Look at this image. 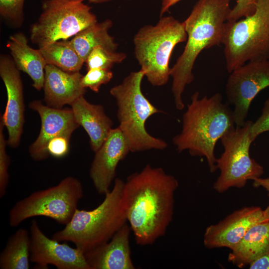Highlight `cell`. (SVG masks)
Returning a JSON list of instances; mask_svg holds the SVG:
<instances>
[{
    "instance_id": "obj_1",
    "label": "cell",
    "mask_w": 269,
    "mask_h": 269,
    "mask_svg": "<svg viewBox=\"0 0 269 269\" xmlns=\"http://www.w3.org/2000/svg\"><path fill=\"white\" fill-rule=\"evenodd\" d=\"M178 182L161 167L146 165L125 182L123 201L127 222L137 244L151 245L171 222Z\"/></svg>"
},
{
    "instance_id": "obj_2",
    "label": "cell",
    "mask_w": 269,
    "mask_h": 269,
    "mask_svg": "<svg viewBox=\"0 0 269 269\" xmlns=\"http://www.w3.org/2000/svg\"><path fill=\"white\" fill-rule=\"evenodd\" d=\"M231 0H198L184 21L187 37L184 50L171 68V90L176 108L185 107L182 94L192 83L193 69L205 49L223 44L225 24L231 11Z\"/></svg>"
},
{
    "instance_id": "obj_3",
    "label": "cell",
    "mask_w": 269,
    "mask_h": 269,
    "mask_svg": "<svg viewBox=\"0 0 269 269\" xmlns=\"http://www.w3.org/2000/svg\"><path fill=\"white\" fill-rule=\"evenodd\" d=\"M235 127L233 110L223 102L221 93L200 98L196 91L191 96L183 115L182 130L173 138V143L179 152L187 150L192 156L205 157L213 173L217 169L216 144Z\"/></svg>"
},
{
    "instance_id": "obj_4",
    "label": "cell",
    "mask_w": 269,
    "mask_h": 269,
    "mask_svg": "<svg viewBox=\"0 0 269 269\" xmlns=\"http://www.w3.org/2000/svg\"><path fill=\"white\" fill-rule=\"evenodd\" d=\"M125 182L114 180L103 202L91 210L77 209L71 221L52 238L73 243L84 254L108 242L127 223L123 201Z\"/></svg>"
},
{
    "instance_id": "obj_5",
    "label": "cell",
    "mask_w": 269,
    "mask_h": 269,
    "mask_svg": "<svg viewBox=\"0 0 269 269\" xmlns=\"http://www.w3.org/2000/svg\"><path fill=\"white\" fill-rule=\"evenodd\" d=\"M144 77V73L141 70L131 72L121 83L110 91L116 100L119 127L128 140L133 152L152 149L163 150L167 147L166 141L153 137L146 130L147 119L162 111L143 95L141 85Z\"/></svg>"
},
{
    "instance_id": "obj_6",
    "label": "cell",
    "mask_w": 269,
    "mask_h": 269,
    "mask_svg": "<svg viewBox=\"0 0 269 269\" xmlns=\"http://www.w3.org/2000/svg\"><path fill=\"white\" fill-rule=\"evenodd\" d=\"M184 22L171 15L161 16L155 25L146 24L135 34L133 42L136 59L147 81L155 87L168 81L172 52L179 43L186 41Z\"/></svg>"
},
{
    "instance_id": "obj_7",
    "label": "cell",
    "mask_w": 269,
    "mask_h": 269,
    "mask_svg": "<svg viewBox=\"0 0 269 269\" xmlns=\"http://www.w3.org/2000/svg\"><path fill=\"white\" fill-rule=\"evenodd\" d=\"M223 44L229 73L250 61L269 60V0H258L249 16L227 21Z\"/></svg>"
},
{
    "instance_id": "obj_8",
    "label": "cell",
    "mask_w": 269,
    "mask_h": 269,
    "mask_svg": "<svg viewBox=\"0 0 269 269\" xmlns=\"http://www.w3.org/2000/svg\"><path fill=\"white\" fill-rule=\"evenodd\" d=\"M83 196L80 181L67 176L55 186L34 191L18 201L9 212V225L16 227L29 218L43 216L65 226L72 220Z\"/></svg>"
},
{
    "instance_id": "obj_9",
    "label": "cell",
    "mask_w": 269,
    "mask_h": 269,
    "mask_svg": "<svg viewBox=\"0 0 269 269\" xmlns=\"http://www.w3.org/2000/svg\"><path fill=\"white\" fill-rule=\"evenodd\" d=\"M42 12L30 29V39L41 48L60 40H67L96 23L91 7L83 2L43 0Z\"/></svg>"
},
{
    "instance_id": "obj_10",
    "label": "cell",
    "mask_w": 269,
    "mask_h": 269,
    "mask_svg": "<svg viewBox=\"0 0 269 269\" xmlns=\"http://www.w3.org/2000/svg\"><path fill=\"white\" fill-rule=\"evenodd\" d=\"M253 122L246 121L235 127L221 138L224 151L217 159L220 175L213 184L214 189L222 193L232 187H245L249 180L260 178L264 173L263 166L251 157L250 148L253 142L250 136Z\"/></svg>"
},
{
    "instance_id": "obj_11",
    "label": "cell",
    "mask_w": 269,
    "mask_h": 269,
    "mask_svg": "<svg viewBox=\"0 0 269 269\" xmlns=\"http://www.w3.org/2000/svg\"><path fill=\"white\" fill-rule=\"evenodd\" d=\"M269 87V60L250 61L232 71L228 78L225 93L234 107L236 127L243 126L252 101Z\"/></svg>"
},
{
    "instance_id": "obj_12",
    "label": "cell",
    "mask_w": 269,
    "mask_h": 269,
    "mask_svg": "<svg viewBox=\"0 0 269 269\" xmlns=\"http://www.w3.org/2000/svg\"><path fill=\"white\" fill-rule=\"evenodd\" d=\"M29 234L30 261L36 269H48L50 265L58 269H90L82 251L49 238L36 220L31 222Z\"/></svg>"
},
{
    "instance_id": "obj_13",
    "label": "cell",
    "mask_w": 269,
    "mask_h": 269,
    "mask_svg": "<svg viewBox=\"0 0 269 269\" xmlns=\"http://www.w3.org/2000/svg\"><path fill=\"white\" fill-rule=\"evenodd\" d=\"M0 76L7 93L6 105L1 121L8 132L7 145L16 148L23 133L25 106L20 71L8 55L0 54Z\"/></svg>"
},
{
    "instance_id": "obj_14",
    "label": "cell",
    "mask_w": 269,
    "mask_h": 269,
    "mask_svg": "<svg viewBox=\"0 0 269 269\" xmlns=\"http://www.w3.org/2000/svg\"><path fill=\"white\" fill-rule=\"evenodd\" d=\"M29 107L38 113L41 119V129L35 140L30 145L29 152L35 161L47 159L48 142L52 138L63 136L70 139L72 133L80 127L71 109L54 108L44 105L40 100L29 103Z\"/></svg>"
},
{
    "instance_id": "obj_15",
    "label": "cell",
    "mask_w": 269,
    "mask_h": 269,
    "mask_svg": "<svg viewBox=\"0 0 269 269\" xmlns=\"http://www.w3.org/2000/svg\"><path fill=\"white\" fill-rule=\"evenodd\" d=\"M267 221L260 207H244L217 224L207 227L203 243L208 249L228 248L232 250L253 226Z\"/></svg>"
},
{
    "instance_id": "obj_16",
    "label": "cell",
    "mask_w": 269,
    "mask_h": 269,
    "mask_svg": "<svg viewBox=\"0 0 269 269\" xmlns=\"http://www.w3.org/2000/svg\"><path fill=\"white\" fill-rule=\"evenodd\" d=\"M131 152L128 140L118 127L112 129L95 154L89 173L93 185L100 194L105 195L116 176L119 162Z\"/></svg>"
},
{
    "instance_id": "obj_17",
    "label": "cell",
    "mask_w": 269,
    "mask_h": 269,
    "mask_svg": "<svg viewBox=\"0 0 269 269\" xmlns=\"http://www.w3.org/2000/svg\"><path fill=\"white\" fill-rule=\"evenodd\" d=\"M131 231L126 223L108 242L85 253L90 269H134L130 246Z\"/></svg>"
},
{
    "instance_id": "obj_18",
    "label": "cell",
    "mask_w": 269,
    "mask_h": 269,
    "mask_svg": "<svg viewBox=\"0 0 269 269\" xmlns=\"http://www.w3.org/2000/svg\"><path fill=\"white\" fill-rule=\"evenodd\" d=\"M82 76L79 72H68L55 65L46 64L43 88L46 105L61 109L84 96L86 89L81 84Z\"/></svg>"
},
{
    "instance_id": "obj_19",
    "label": "cell",
    "mask_w": 269,
    "mask_h": 269,
    "mask_svg": "<svg viewBox=\"0 0 269 269\" xmlns=\"http://www.w3.org/2000/svg\"><path fill=\"white\" fill-rule=\"evenodd\" d=\"M70 106L77 123L89 137L91 149L96 152L113 129L112 120L105 114L103 106L89 103L84 96L76 99Z\"/></svg>"
},
{
    "instance_id": "obj_20",
    "label": "cell",
    "mask_w": 269,
    "mask_h": 269,
    "mask_svg": "<svg viewBox=\"0 0 269 269\" xmlns=\"http://www.w3.org/2000/svg\"><path fill=\"white\" fill-rule=\"evenodd\" d=\"M6 47L17 68L27 74L32 81V87L40 91L44 86L46 63L39 49L31 47L22 32L11 35Z\"/></svg>"
},
{
    "instance_id": "obj_21",
    "label": "cell",
    "mask_w": 269,
    "mask_h": 269,
    "mask_svg": "<svg viewBox=\"0 0 269 269\" xmlns=\"http://www.w3.org/2000/svg\"><path fill=\"white\" fill-rule=\"evenodd\" d=\"M231 250L228 260L239 268L249 265L269 253V221L251 227Z\"/></svg>"
},
{
    "instance_id": "obj_22",
    "label": "cell",
    "mask_w": 269,
    "mask_h": 269,
    "mask_svg": "<svg viewBox=\"0 0 269 269\" xmlns=\"http://www.w3.org/2000/svg\"><path fill=\"white\" fill-rule=\"evenodd\" d=\"M112 25L113 22L110 19L100 22H97L69 40L84 62L95 47L100 46L112 51H116L118 44L115 38L109 33V30Z\"/></svg>"
},
{
    "instance_id": "obj_23",
    "label": "cell",
    "mask_w": 269,
    "mask_h": 269,
    "mask_svg": "<svg viewBox=\"0 0 269 269\" xmlns=\"http://www.w3.org/2000/svg\"><path fill=\"white\" fill-rule=\"evenodd\" d=\"M29 262V232L19 228L9 237L0 254V269H28Z\"/></svg>"
},
{
    "instance_id": "obj_24",
    "label": "cell",
    "mask_w": 269,
    "mask_h": 269,
    "mask_svg": "<svg viewBox=\"0 0 269 269\" xmlns=\"http://www.w3.org/2000/svg\"><path fill=\"white\" fill-rule=\"evenodd\" d=\"M46 64L68 72H79L85 63L69 40H60L38 48Z\"/></svg>"
},
{
    "instance_id": "obj_25",
    "label": "cell",
    "mask_w": 269,
    "mask_h": 269,
    "mask_svg": "<svg viewBox=\"0 0 269 269\" xmlns=\"http://www.w3.org/2000/svg\"><path fill=\"white\" fill-rule=\"evenodd\" d=\"M126 58L125 53L112 51L98 46L91 51L85 63L87 70L92 68L111 69L114 64L122 63Z\"/></svg>"
},
{
    "instance_id": "obj_26",
    "label": "cell",
    "mask_w": 269,
    "mask_h": 269,
    "mask_svg": "<svg viewBox=\"0 0 269 269\" xmlns=\"http://www.w3.org/2000/svg\"><path fill=\"white\" fill-rule=\"evenodd\" d=\"M24 0H0V14L5 20L16 27L23 21Z\"/></svg>"
},
{
    "instance_id": "obj_27",
    "label": "cell",
    "mask_w": 269,
    "mask_h": 269,
    "mask_svg": "<svg viewBox=\"0 0 269 269\" xmlns=\"http://www.w3.org/2000/svg\"><path fill=\"white\" fill-rule=\"evenodd\" d=\"M113 77L111 69L92 68L87 70L81 79L82 86L85 89L89 88L98 93L101 86L109 82Z\"/></svg>"
},
{
    "instance_id": "obj_28",
    "label": "cell",
    "mask_w": 269,
    "mask_h": 269,
    "mask_svg": "<svg viewBox=\"0 0 269 269\" xmlns=\"http://www.w3.org/2000/svg\"><path fill=\"white\" fill-rule=\"evenodd\" d=\"M4 125L0 122V197L2 198L6 192L9 182L8 166L10 158L6 152L7 141L5 139L4 134Z\"/></svg>"
},
{
    "instance_id": "obj_29",
    "label": "cell",
    "mask_w": 269,
    "mask_h": 269,
    "mask_svg": "<svg viewBox=\"0 0 269 269\" xmlns=\"http://www.w3.org/2000/svg\"><path fill=\"white\" fill-rule=\"evenodd\" d=\"M235 5L231 9L228 21H235L253 14L258 0H236Z\"/></svg>"
},
{
    "instance_id": "obj_30",
    "label": "cell",
    "mask_w": 269,
    "mask_h": 269,
    "mask_svg": "<svg viewBox=\"0 0 269 269\" xmlns=\"http://www.w3.org/2000/svg\"><path fill=\"white\" fill-rule=\"evenodd\" d=\"M269 132V98L265 101L261 116L253 122L250 131V136L254 141L261 134Z\"/></svg>"
},
{
    "instance_id": "obj_31",
    "label": "cell",
    "mask_w": 269,
    "mask_h": 269,
    "mask_svg": "<svg viewBox=\"0 0 269 269\" xmlns=\"http://www.w3.org/2000/svg\"><path fill=\"white\" fill-rule=\"evenodd\" d=\"M70 140V139L63 136H58L51 139L47 145V150L49 155L56 158L65 156L69 150Z\"/></svg>"
},
{
    "instance_id": "obj_32",
    "label": "cell",
    "mask_w": 269,
    "mask_h": 269,
    "mask_svg": "<svg viewBox=\"0 0 269 269\" xmlns=\"http://www.w3.org/2000/svg\"><path fill=\"white\" fill-rule=\"evenodd\" d=\"M250 269H269V253L259 257L249 265Z\"/></svg>"
},
{
    "instance_id": "obj_33",
    "label": "cell",
    "mask_w": 269,
    "mask_h": 269,
    "mask_svg": "<svg viewBox=\"0 0 269 269\" xmlns=\"http://www.w3.org/2000/svg\"><path fill=\"white\" fill-rule=\"evenodd\" d=\"M182 0H161L160 16H162L163 14L167 12L173 5Z\"/></svg>"
},
{
    "instance_id": "obj_34",
    "label": "cell",
    "mask_w": 269,
    "mask_h": 269,
    "mask_svg": "<svg viewBox=\"0 0 269 269\" xmlns=\"http://www.w3.org/2000/svg\"><path fill=\"white\" fill-rule=\"evenodd\" d=\"M253 186L255 188L262 187L268 192L269 196V178H261V177L256 178L253 180Z\"/></svg>"
},
{
    "instance_id": "obj_35",
    "label": "cell",
    "mask_w": 269,
    "mask_h": 269,
    "mask_svg": "<svg viewBox=\"0 0 269 269\" xmlns=\"http://www.w3.org/2000/svg\"><path fill=\"white\" fill-rule=\"evenodd\" d=\"M72 1L75 2H83L84 0H87L90 3H101L109 1L111 0H68Z\"/></svg>"
},
{
    "instance_id": "obj_36",
    "label": "cell",
    "mask_w": 269,
    "mask_h": 269,
    "mask_svg": "<svg viewBox=\"0 0 269 269\" xmlns=\"http://www.w3.org/2000/svg\"><path fill=\"white\" fill-rule=\"evenodd\" d=\"M264 215L266 220L269 221V205L264 210Z\"/></svg>"
}]
</instances>
